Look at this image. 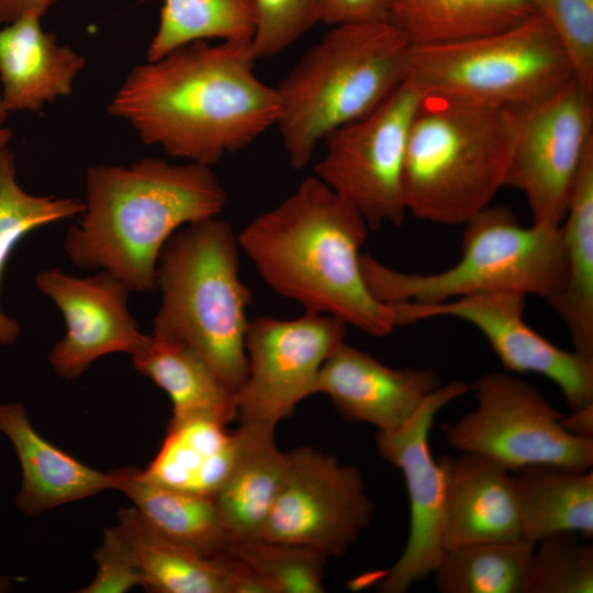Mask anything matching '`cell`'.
<instances>
[{
	"label": "cell",
	"instance_id": "obj_22",
	"mask_svg": "<svg viewBox=\"0 0 593 593\" xmlns=\"http://www.w3.org/2000/svg\"><path fill=\"white\" fill-rule=\"evenodd\" d=\"M110 473L113 489L124 493L160 535L208 558L219 559L231 553L235 541L213 497L161 485L134 467Z\"/></svg>",
	"mask_w": 593,
	"mask_h": 593
},
{
	"label": "cell",
	"instance_id": "obj_25",
	"mask_svg": "<svg viewBox=\"0 0 593 593\" xmlns=\"http://www.w3.org/2000/svg\"><path fill=\"white\" fill-rule=\"evenodd\" d=\"M115 525L128 544L142 574V586L155 593H231L230 556L213 559L156 532L135 507L120 508Z\"/></svg>",
	"mask_w": 593,
	"mask_h": 593
},
{
	"label": "cell",
	"instance_id": "obj_31",
	"mask_svg": "<svg viewBox=\"0 0 593 593\" xmlns=\"http://www.w3.org/2000/svg\"><path fill=\"white\" fill-rule=\"evenodd\" d=\"M13 154L0 149V279L16 244L46 224L81 215L85 202L72 198L33 195L18 183ZM20 328L0 310V346L12 344Z\"/></svg>",
	"mask_w": 593,
	"mask_h": 593
},
{
	"label": "cell",
	"instance_id": "obj_39",
	"mask_svg": "<svg viewBox=\"0 0 593 593\" xmlns=\"http://www.w3.org/2000/svg\"><path fill=\"white\" fill-rule=\"evenodd\" d=\"M561 424L575 436L593 438V404L572 410L570 415H563Z\"/></svg>",
	"mask_w": 593,
	"mask_h": 593
},
{
	"label": "cell",
	"instance_id": "obj_2",
	"mask_svg": "<svg viewBox=\"0 0 593 593\" xmlns=\"http://www.w3.org/2000/svg\"><path fill=\"white\" fill-rule=\"evenodd\" d=\"M369 231L360 213L313 175L253 219L238 240L278 295L304 312L385 336L398 323L392 304L377 300L363 279L360 249Z\"/></svg>",
	"mask_w": 593,
	"mask_h": 593
},
{
	"label": "cell",
	"instance_id": "obj_11",
	"mask_svg": "<svg viewBox=\"0 0 593 593\" xmlns=\"http://www.w3.org/2000/svg\"><path fill=\"white\" fill-rule=\"evenodd\" d=\"M506 187L521 191L533 223L559 226L593 149V93L573 78L548 97L518 108Z\"/></svg>",
	"mask_w": 593,
	"mask_h": 593
},
{
	"label": "cell",
	"instance_id": "obj_23",
	"mask_svg": "<svg viewBox=\"0 0 593 593\" xmlns=\"http://www.w3.org/2000/svg\"><path fill=\"white\" fill-rule=\"evenodd\" d=\"M245 443L214 502L234 541L260 538L287 468L288 455L275 443V429L239 424Z\"/></svg>",
	"mask_w": 593,
	"mask_h": 593
},
{
	"label": "cell",
	"instance_id": "obj_33",
	"mask_svg": "<svg viewBox=\"0 0 593 593\" xmlns=\"http://www.w3.org/2000/svg\"><path fill=\"white\" fill-rule=\"evenodd\" d=\"M593 546L574 533H556L536 542L524 593H592Z\"/></svg>",
	"mask_w": 593,
	"mask_h": 593
},
{
	"label": "cell",
	"instance_id": "obj_21",
	"mask_svg": "<svg viewBox=\"0 0 593 593\" xmlns=\"http://www.w3.org/2000/svg\"><path fill=\"white\" fill-rule=\"evenodd\" d=\"M226 426L202 415L170 419L163 444L143 474L171 489L214 497L245 443L243 426L235 432Z\"/></svg>",
	"mask_w": 593,
	"mask_h": 593
},
{
	"label": "cell",
	"instance_id": "obj_13",
	"mask_svg": "<svg viewBox=\"0 0 593 593\" xmlns=\"http://www.w3.org/2000/svg\"><path fill=\"white\" fill-rule=\"evenodd\" d=\"M288 455L286 477L261 538L342 556L369 526L372 503L358 468L316 448Z\"/></svg>",
	"mask_w": 593,
	"mask_h": 593
},
{
	"label": "cell",
	"instance_id": "obj_16",
	"mask_svg": "<svg viewBox=\"0 0 593 593\" xmlns=\"http://www.w3.org/2000/svg\"><path fill=\"white\" fill-rule=\"evenodd\" d=\"M35 284L65 320V335L48 356L54 371L63 379L78 378L108 354L133 356L149 337L139 331L128 311L131 291L107 271L74 277L59 268H51L36 275Z\"/></svg>",
	"mask_w": 593,
	"mask_h": 593
},
{
	"label": "cell",
	"instance_id": "obj_42",
	"mask_svg": "<svg viewBox=\"0 0 593 593\" xmlns=\"http://www.w3.org/2000/svg\"><path fill=\"white\" fill-rule=\"evenodd\" d=\"M10 588V583L8 579L0 577V593L8 591Z\"/></svg>",
	"mask_w": 593,
	"mask_h": 593
},
{
	"label": "cell",
	"instance_id": "obj_35",
	"mask_svg": "<svg viewBox=\"0 0 593 593\" xmlns=\"http://www.w3.org/2000/svg\"><path fill=\"white\" fill-rule=\"evenodd\" d=\"M255 26L250 40L256 59L273 57L318 23L320 0H250Z\"/></svg>",
	"mask_w": 593,
	"mask_h": 593
},
{
	"label": "cell",
	"instance_id": "obj_41",
	"mask_svg": "<svg viewBox=\"0 0 593 593\" xmlns=\"http://www.w3.org/2000/svg\"><path fill=\"white\" fill-rule=\"evenodd\" d=\"M7 116H8V112L3 107L2 99H1V93H0V126H2V124L5 121Z\"/></svg>",
	"mask_w": 593,
	"mask_h": 593
},
{
	"label": "cell",
	"instance_id": "obj_5",
	"mask_svg": "<svg viewBox=\"0 0 593 593\" xmlns=\"http://www.w3.org/2000/svg\"><path fill=\"white\" fill-rule=\"evenodd\" d=\"M515 134L513 109L423 92L405 157L406 211L465 224L506 187Z\"/></svg>",
	"mask_w": 593,
	"mask_h": 593
},
{
	"label": "cell",
	"instance_id": "obj_7",
	"mask_svg": "<svg viewBox=\"0 0 593 593\" xmlns=\"http://www.w3.org/2000/svg\"><path fill=\"white\" fill-rule=\"evenodd\" d=\"M459 261L436 273L403 272L369 254L361 270L371 294L383 303H436L484 292L557 294L567 279L560 225L524 226L505 205H489L465 224Z\"/></svg>",
	"mask_w": 593,
	"mask_h": 593
},
{
	"label": "cell",
	"instance_id": "obj_9",
	"mask_svg": "<svg viewBox=\"0 0 593 593\" xmlns=\"http://www.w3.org/2000/svg\"><path fill=\"white\" fill-rule=\"evenodd\" d=\"M477 407L445 429L447 443L485 455L512 472L551 466L584 472L593 465V438L575 436L530 383L503 372L484 373L472 384Z\"/></svg>",
	"mask_w": 593,
	"mask_h": 593
},
{
	"label": "cell",
	"instance_id": "obj_19",
	"mask_svg": "<svg viewBox=\"0 0 593 593\" xmlns=\"http://www.w3.org/2000/svg\"><path fill=\"white\" fill-rule=\"evenodd\" d=\"M0 432L12 444L20 462L18 510L34 517L63 504L113 489L110 472L97 471L43 438L22 403L0 404Z\"/></svg>",
	"mask_w": 593,
	"mask_h": 593
},
{
	"label": "cell",
	"instance_id": "obj_18",
	"mask_svg": "<svg viewBox=\"0 0 593 593\" xmlns=\"http://www.w3.org/2000/svg\"><path fill=\"white\" fill-rule=\"evenodd\" d=\"M444 475V550L523 538L514 474L495 459L461 451L438 459Z\"/></svg>",
	"mask_w": 593,
	"mask_h": 593
},
{
	"label": "cell",
	"instance_id": "obj_28",
	"mask_svg": "<svg viewBox=\"0 0 593 593\" xmlns=\"http://www.w3.org/2000/svg\"><path fill=\"white\" fill-rule=\"evenodd\" d=\"M534 12L527 0H392L389 21L413 46H427L505 30Z\"/></svg>",
	"mask_w": 593,
	"mask_h": 593
},
{
	"label": "cell",
	"instance_id": "obj_15",
	"mask_svg": "<svg viewBox=\"0 0 593 593\" xmlns=\"http://www.w3.org/2000/svg\"><path fill=\"white\" fill-rule=\"evenodd\" d=\"M472 384H441L423 402L413 417L394 432H377L380 456L401 470L410 499V533L399 559L379 585L383 593H404L434 572L444 556L441 542L444 475L430 451L429 430L436 414Z\"/></svg>",
	"mask_w": 593,
	"mask_h": 593
},
{
	"label": "cell",
	"instance_id": "obj_34",
	"mask_svg": "<svg viewBox=\"0 0 593 593\" xmlns=\"http://www.w3.org/2000/svg\"><path fill=\"white\" fill-rule=\"evenodd\" d=\"M550 25L574 79L593 93V0H527Z\"/></svg>",
	"mask_w": 593,
	"mask_h": 593
},
{
	"label": "cell",
	"instance_id": "obj_36",
	"mask_svg": "<svg viewBox=\"0 0 593 593\" xmlns=\"http://www.w3.org/2000/svg\"><path fill=\"white\" fill-rule=\"evenodd\" d=\"M98 566L94 579L81 593H123L142 585V574L131 548L116 526L103 533L100 546L94 551Z\"/></svg>",
	"mask_w": 593,
	"mask_h": 593
},
{
	"label": "cell",
	"instance_id": "obj_40",
	"mask_svg": "<svg viewBox=\"0 0 593 593\" xmlns=\"http://www.w3.org/2000/svg\"><path fill=\"white\" fill-rule=\"evenodd\" d=\"M13 137V132L9 127L0 126V149L4 148Z\"/></svg>",
	"mask_w": 593,
	"mask_h": 593
},
{
	"label": "cell",
	"instance_id": "obj_8",
	"mask_svg": "<svg viewBox=\"0 0 593 593\" xmlns=\"http://www.w3.org/2000/svg\"><path fill=\"white\" fill-rule=\"evenodd\" d=\"M409 78L424 92L518 109L574 78L555 32L536 11L497 32L413 46Z\"/></svg>",
	"mask_w": 593,
	"mask_h": 593
},
{
	"label": "cell",
	"instance_id": "obj_26",
	"mask_svg": "<svg viewBox=\"0 0 593 593\" xmlns=\"http://www.w3.org/2000/svg\"><path fill=\"white\" fill-rule=\"evenodd\" d=\"M132 360L139 373L169 396L172 404L170 419L202 415L230 424L237 418L234 394L184 344L150 333Z\"/></svg>",
	"mask_w": 593,
	"mask_h": 593
},
{
	"label": "cell",
	"instance_id": "obj_24",
	"mask_svg": "<svg viewBox=\"0 0 593 593\" xmlns=\"http://www.w3.org/2000/svg\"><path fill=\"white\" fill-rule=\"evenodd\" d=\"M560 227L567 279L547 302L567 327L573 350L593 358V149L582 164Z\"/></svg>",
	"mask_w": 593,
	"mask_h": 593
},
{
	"label": "cell",
	"instance_id": "obj_17",
	"mask_svg": "<svg viewBox=\"0 0 593 593\" xmlns=\"http://www.w3.org/2000/svg\"><path fill=\"white\" fill-rule=\"evenodd\" d=\"M440 385L433 369L392 368L344 342L323 363L314 394L327 395L347 421L373 425L377 432H394Z\"/></svg>",
	"mask_w": 593,
	"mask_h": 593
},
{
	"label": "cell",
	"instance_id": "obj_6",
	"mask_svg": "<svg viewBox=\"0 0 593 593\" xmlns=\"http://www.w3.org/2000/svg\"><path fill=\"white\" fill-rule=\"evenodd\" d=\"M238 234L219 216L178 230L157 262L160 305L152 333L197 353L233 394L247 376L253 294L240 278Z\"/></svg>",
	"mask_w": 593,
	"mask_h": 593
},
{
	"label": "cell",
	"instance_id": "obj_32",
	"mask_svg": "<svg viewBox=\"0 0 593 593\" xmlns=\"http://www.w3.org/2000/svg\"><path fill=\"white\" fill-rule=\"evenodd\" d=\"M231 552L265 583L269 593H322L326 556L301 545L256 538L237 541Z\"/></svg>",
	"mask_w": 593,
	"mask_h": 593
},
{
	"label": "cell",
	"instance_id": "obj_1",
	"mask_svg": "<svg viewBox=\"0 0 593 593\" xmlns=\"http://www.w3.org/2000/svg\"><path fill=\"white\" fill-rule=\"evenodd\" d=\"M250 41H197L128 72L108 112L143 143L212 166L276 126V88L255 72Z\"/></svg>",
	"mask_w": 593,
	"mask_h": 593
},
{
	"label": "cell",
	"instance_id": "obj_14",
	"mask_svg": "<svg viewBox=\"0 0 593 593\" xmlns=\"http://www.w3.org/2000/svg\"><path fill=\"white\" fill-rule=\"evenodd\" d=\"M398 326L450 316L474 326L507 370L540 374L553 382L568 407L593 404V358L553 345L524 320L526 295L484 292L436 303H391Z\"/></svg>",
	"mask_w": 593,
	"mask_h": 593
},
{
	"label": "cell",
	"instance_id": "obj_12",
	"mask_svg": "<svg viewBox=\"0 0 593 593\" xmlns=\"http://www.w3.org/2000/svg\"><path fill=\"white\" fill-rule=\"evenodd\" d=\"M347 325L325 314L295 318L259 316L245 336L247 376L234 394L240 424L275 429L314 394L318 372L345 342Z\"/></svg>",
	"mask_w": 593,
	"mask_h": 593
},
{
	"label": "cell",
	"instance_id": "obj_27",
	"mask_svg": "<svg viewBox=\"0 0 593 593\" xmlns=\"http://www.w3.org/2000/svg\"><path fill=\"white\" fill-rule=\"evenodd\" d=\"M514 475L523 538L556 533L593 536V473L528 466Z\"/></svg>",
	"mask_w": 593,
	"mask_h": 593
},
{
	"label": "cell",
	"instance_id": "obj_20",
	"mask_svg": "<svg viewBox=\"0 0 593 593\" xmlns=\"http://www.w3.org/2000/svg\"><path fill=\"white\" fill-rule=\"evenodd\" d=\"M86 58L60 45L41 18L24 15L0 30L1 99L7 112H36L69 96Z\"/></svg>",
	"mask_w": 593,
	"mask_h": 593
},
{
	"label": "cell",
	"instance_id": "obj_3",
	"mask_svg": "<svg viewBox=\"0 0 593 593\" xmlns=\"http://www.w3.org/2000/svg\"><path fill=\"white\" fill-rule=\"evenodd\" d=\"M227 194L211 166L144 158L94 166L86 175L82 217L64 238L70 261L101 269L130 291L156 288L159 255L186 225L219 216Z\"/></svg>",
	"mask_w": 593,
	"mask_h": 593
},
{
	"label": "cell",
	"instance_id": "obj_30",
	"mask_svg": "<svg viewBox=\"0 0 593 593\" xmlns=\"http://www.w3.org/2000/svg\"><path fill=\"white\" fill-rule=\"evenodd\" d=\"M254 26L250 0H164L146 60L197 41H250Z\"/></svg>",
	"mask_w": 593,
	"mask_h": 593
},
{
	"label": "cell",
	"instance_id": "obj_37",
	"mask_svg": "<svg viewBox=\"0 0 593 593\" xmlns=\"http://www.w3.org/2000/svg\"><path fill=\"white\" fill-rule=\"evenodd\" d=\"M392 0H320L318 22L335 26L389 21Z\"/></svg>",
	"mask_w": 593,
	"mask_h": 593
},
{
	"label": "cell",
	"instance_id": "obj_10",
	"mask_svg": "<svg viewBox=\"0 0 593 593\" xmlns=\"http://www.w3.org/2000/svg\"><path fill=\"white\" fill-rule=\"evenodd\" d=\"M423 91L407 78L378 107L325 139L314 176L363 217L370 231L400 226L407 213L404 166L411 126Z\"/></svg>",
	"mask_w": 593,
	"mask_h": 593
},
{
	"label": "cell",
	"instance_id": "obj_4",
	"mask_svg": "<svg viewBox=\"0 0 593 593\" xmlns=\"http://www.w3.org/2000/svg\"><path fill=\"white\" fill-rule=\"evenodd\" d=\"M413 45L390 21L331 26L276 87V126L292 168L334 130L378 107L409 78Z\"/></svg>",
	"mask_w": 593,
	"mask_h": 593
},
{
	"label": "cell",
	"instance_id": "obj_38",
	"mask_svg": "<svg viewBox=\"0 0 593 593\" xmlns=\"http://www.w3.org/2000/svg\"><path fill=\"white\" fill-rule=\"evenodd\" d=\"M58 0H0V23L10 24L24 15L42 18Z\"/></svg>",
	"mask_w": 593,
	"mask_h": 593
},
{
	"label": "cell",
	"instance_id": "obj_29",
	"mask_svg": "<svg viewBox=\"0 0 593 593\" xmlns=\"http://www.w3.org/2000/svg\"><path fill=\"white\" fill-rule=\"evenodd\" d=\"M536 542L525 538L446 550L434 570L441 593H524Z\"/></svg>",
	"mask_w": 593,
	"mask_h": 593
}]
</instances>
